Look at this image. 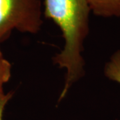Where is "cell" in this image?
Instances as JSON below:
<instances>
[{
  "mask_svg": "<svg viewBox=\"0 0 120 120\" xmlns=\"http://www.w3.org/2000/svg\"><path fill=\"white\" fill-rule=\"evenodd\" d=\"M91 13L101 17H120V0H86Z\"/></svg>",
  "mask_w": 120,
  "mask_h": 120,
  "instance_id": "obj_3",
  "label": "cell"
},
{
  "mask_svg": "<svg viewBox=\"0 0 120 120\" xmlns=\"http://www.w3.org/2000/svg\"><path fill=\"white\" fill-rule=\"evenodd\" d=\"M44 15L59 27L65 43H82L90 33L91 10L86 0H43Z\"/></svg>",
  "mask_w": 120,
  "mask_h": 120,
  "instance_id": "obj_1",
  "label": "cell"
},
{
  "mask_svg": "<svg viewBox=\"0 0 120 120\" xmlns=\"http://www.w3.org/2000/svg\"><path fill=\"white\" fill-rule=\"evenodd\" d=\"M104 75L120 84V49L116 51L104 66Z\"/></svg>",
  "mask_w": 120,
  "mask_h": 120,
  "instance_id": "obj_4",
  "label": "cell"
},
{
  "mask_svg": "<svg viewBox=\"0 0 120 120\" xmlns=\"http://www.w3.org/2000/svg\"><path fill=\"white\" fill-rule=\"evenodd\" d=\"M12 96H13V92L10 91L6 94L4 96L0 98V120H3L5 106L9 102V101L12 98Z\"/></svg>",
  "mask_w": 120,
  "mask_h": 120,
  "instance_id": "obj_6",
  "label": "cell"
},
{
  "mask_svg": "<svg viewBox=\"0 0 120 120\" xmlns=\"http://www.w3.org/2000/svg\"><path fill=\"white\" fill-rule=\"evenodd\" d=\"M41 0H0V43L13 30L36 34L43 25Z\"/></svg>",
  "mask_w": 120,
  "mask_h": 120,
  "instance_id": "obj_2",
  "label": "cell"
},
{
  "mask_svg": "<svg viewBox=\"0 0 120 120\" xmlns=\"http://www.w3.org/2000/svg\"><path fill=\"white\" fill-rule=\"evenodd\" d=\"M11 75V64L4 57L0 49V98L4 96V86L8 83Z\"/></svg>",
  "mask_w": 120,
  "mask_h": 120,
  "instance_id": "obj_5",
  "label": "cell"
}]
</instances>
